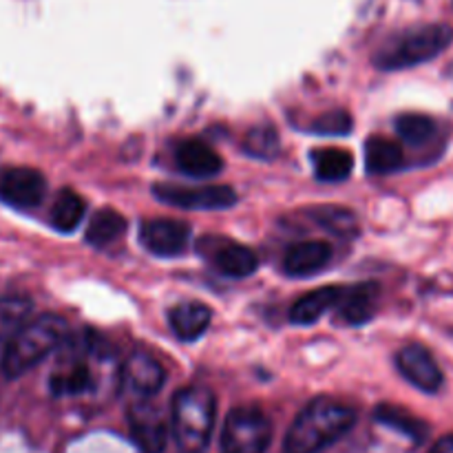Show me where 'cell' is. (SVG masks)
Here are the masks:
<instances>
[{"label":"cell","mask_w":453,"mask_h":453,"mask_svg":"<svg viewBox=\"0 0 453 453\" xmlns=\"http://www.w3.org/2000/svg\"><path fill=\"white\" fill-rule=\"evenodd\" d=\"M357 423V411L334 398H317L301 411L286 436V453H323Z\"/></svg>","instance_id":"cell-1"},{"label":"cell","mask_w":453,"mask_h":453,"mask_svg":"<svg viewBox=\"0 0 453 453\" xmlns=\"http://www.w3.org/2000/svg\"><path fill=\"white\" fill-rule=\"evenodd\" d=\"M69 326L58 314H42L27 321L4 345L0 370L7 379H18L65 343Z\"/></svg>","instance_id":"cell-2"},{"label":"cell","mask_w":453,"mask_h":453,"mask_svg":"<svg viewBox=\"0 0 453 453\" xmlns=\"http://www.w3.org/2000/svg\"><path fill=\"white\" fill-rule=\"evenodd\" d=\"M215 396L206 388H184L173 396V436L181 453H203L215 427Z\"/></svg>","instance_id":"cell-3"},{"label":"cell","mask_w":453,"mask_h":453,"mask_svg":"<svg viewBox=\"0 0 453 453\" xmlns=\"http://www.w3.org/2000/svg\"><path fill=\"white\" fill-rule=\"evenodd\" d=\"M453 42L449 25H423L389 40L374 58V65L383 71L411 69L434 60Z\"/></svg>","instance_id":"cell-4"},{"label":"cell","mask_w":453,"mask_h":453,"mask_svg":"<svg viewBox=\"0 0 453 453\" xmlns=\"http://www.w3.org/2000/svg\"><path fill=\"white\" fill-rule=\"evenodd\" d=\"M273 441V425L255 407H237L228 414L221 434V453H265Z\"/></svg>","instance_id":"cell-5"},{"label":"cell","mask_w":453,"mask_h":453,"mask_svg":"<svg viewBox=\"0 0 453 453\" xmlns=\"http://www.w3.org/2000/svg\"><path fill=\"white\" fill-rule=\"evenodd\" d=\"M153 193L159 202L184 211H226L237 203V193L230 186L186 188L175 184H155Z\"/></svg>","instance_id":"cell-6"},{"label":"cell","mask_w":453,"mask_h":453,"mask_svg":"<svg viewBox=\"0 0 453 453\" xmlns=\"http://www.w3.org/2000/svg\"><path fill=\"white\" fill-rule=\"evenodd\" d=\"M47 195V180L29 166H9L0 171V199L18 211L40 206Z\"/></svg>","instance_id":"cell-7"},{"label":"cell","mask_w":453,"mask_h":453,"mask_svg":"<svg viewBox=\"0 0 453 453\" xmlns=\"http://www.w3.org/2000/svg\"><path fill=\"white\" fill-rule=\"evenodd\" d=\"M199 252L215 264L221 274L233 279H246L259 268V257L252 248L243 243L230 242L224 237H203L197 243Z\"/></svg>","instance_id":"cell-8"},{"label":"cell","mask_w":453,"mask_h":453,"mask_svg":"<svg viewBox=\"0 0 453 453\" xmlns=\"http://www.w3.org/2000/svg\"><path fill=\"white\" fill-rule=\"evenodd\" d=\"M128 427L135 445L144 453H162L166 449L168 423L150 398H140L128 407Z\"/></svg>","instance_id":"cell-9"},{"label":"cell","mask_w":453,"mask_h":453,"mask_svg":"<svg viewBox=\"0 0 453 453\" xmlns=\"http://www.w3.org/2000/svg\"><path fill=\"white\" fill-rule=\"evenodd\" d=\"M396 365L401 374L420 392L434 394L442 388V372L427 348L410 343L398 352Z\"/></svg>","instance_id":"cell-10"},{"label":"cell","mask_w":453,"mask_h":453,"mask_svg":"<svg viewBox=\"0 0 453 453\" xmlns=\"http://www.w3.org/2000/svg\"><path fill=\"white\" fill-rule=\"evenodd\" d=\"M140 239L153 255L175 257L188 248L190 228L177 219H146L140 228Z\"/></svg>","instance_id":"cell-11"},{"label":"cell","mask_w":453,"mask_h":453,"mask_svg":"<svg viewBox=\"0 0 453 453\" xmlns=\"http://www.w3.org/2000/svg\"><path fill=\"white\" fill-rule=\"evenodd\" d=\"M166 372L146 352H133L122 370V383L140 398H153L164 388Z\"/></svg>","instance_id":"cell-12"},{"label":"cell","mask_w":453,"mask_h":453,"mask_svg":"<svg viewBox=\"0 0 453 453\" xmlns=\"http://www.w3.org/2000/svg\"><path fill=\"white\" fill-rule=\"evenodd\" d=\"M380 288L376 283H361V286L345 288L341 296L336 312L339 319L348 326H363V323L374 319L376 308H379Z\"/></svg>","instance_id":"cell-13"},{"label":"cell","mask_w":453,"mask_h":453,"mask_svg":"<svg viewBox=\"0 0 453 453\" xmlns=\"http://www.w3.org/2000/svg\"><path fill=\"white\" fill-rule=\"evenodd\" d=\"M49 388L56 396H82L96 388V376L84 358L66 357L49 379Z\"/></svg>","instance_id":"cell-14"},{"label":"cell","mask_w":453,"mask_h":453,"mask_svg":"<svg viewBox=\"0 0 453 453\" xmlns=\"http://www.w3.org/2000/svg\"><path fill=\"white\" fill-rule=\"evenodd\" d=\"M177 168L186 175L211 177L224 168L219 153L202 140H184L175 149Z\"/></svg>","instance_id":"cell-15"},{"label":"cell","mask_w":453,"mask_h":453,"mask_svg":"<svg viewBox=\"0 0 453 453\" xmlns=\"http://www.w3.org/2000/svg\"><path fill=\"white\" fill-rule=\"evenodd\" d=\"M332 248L323 242H303L288 248L283 257V270L290 277H310L330 264Z\"/></svg>","instance_id":"cell-16"},{"label":"cell","mask_w":453,"mask_h":453,"mask_svg":"<svg viewBox=\"0 0 453 453\" xmlns=\"http://www.w3.org/2000/svg\"><path fill=\"white\" fill-rule=\"evenodd\" d=\"M212 321V312L208 305L199 301H184L168 312L171 330L180 341H197L208 330Z\"/></svg>","instance_id":"cell-17"},{"label":"cell","mask_w":453,"mask_h":453,"mask_svg":"<svg viewBox=\"0 0 453 453\" xmlns=\"http://www.w3.org/2000/svg\"><path fill=\"white\" fill-rule=\"evenodd\" d=\"M345 288H334L326 286L319 288V290L308 292V295L301 296L290 310V321L296 323V326H312L326 312H330L332 308H336L343 296Z\"/></svg>","instance_id":"cell-18"},{"label":"cell","mask_w":453,"mask_h":453,"mask_svg":"<svg viewBox=\"0 0 453 453\" xmlns=\"http://www.w3.org/2000/svg\"><path fill=\"white\" fill-rule=\"evenodd\" d=\"M365 166L372 175H389L405 166V153L398 142L372 137L365 144Z\"/></svg>","instance_id":"cell-19"},{"label":"cell","mask_w":453,"mask_h":453,"mask_svg":"<svg viewBox=\"0 0 453 453\" xmlns=\"http://www.w3.org/2000/svg\"><path fill=\"white\" fill-rule=\"evenodd\" d=\"M314 175L321 181H343L348 180L354 168V157L349 150L339 146H326V149L312 150Z\"/></svg>","instance_id":"cell-20"},{"label":"cell","mask_w":453,"mask_h":453,"mask_svg":"<svg viewBox=\"0 0 453 453\" xmlns=\"http://www.w3.org/2000/svg\"><path fill=\"white\" fill-rule=\"evenodd\" d=\"M84 211H87L84 199L75 190L65 188L58 193L56 202H53L49 221H51V226L58 233H73L82 224Z\"/></svg>","instance_id":"cell-21"},{"label":"cell","mask_w":453,"mask_h":453,"mask_svg":"<svg viewBox=\"0 0 453 453\" xmlns=\"http://www.w3.org/2000/svg\"><path fill=\"white\" fill-rule=\"evenodd\" d=\"M124 230H127V219L113 208H104V211H97L88 221L87 242L93 248H104L122 237Z\"/></svg>","instance_id":"cell-22"},{"label":"cell","mask_w":453,"mask_h":453,"mask_svg":"<svg viewBox=\"0 0 453 453\" xmlns=\"http://www.w3.org/2000/svg\"><path fill=\"white\" fill-rule=\"evenodd\" d=\"M31 310H34V303L29 296H0V343H9V339L29 321Z\"/></svg>","instance_id":"cell-23"},{"label":"cell","mask_w":453,"mask_h":453,"mask_svg":"<svg viewBox=\"0 0 453 453\" xmlns=\"http://www.w3.org/2000/svg\"><path fill=\"white\" fill-rule=\"evenodd\" d=\"M376 420H379L380 425H385V427L405 434L407 438H411V441L416 442H420L427 436V425H425L423 420L414 418L410 411H403L394 405H380L379 410H376Z\"/></svg>","instance_id":"cell-24"},{"label":"cell","mask_w":453,"mask_h":453,"mask_svg":"<svg viewBox=\"0 0 453 453\" xmlns=\"http://www.w3.org/2000/svg\"><path fill=\"white\" fill-rule=\"evenodd\" d=\"M396 133L407 144L420 146L436 135V124L423 113H405L396 119Z\"/></svg>","instance_id":"cell-25"},{"label":"cell","mask_w":453,"mask_h":453,"mask_svg":"<svg viewBox=\"0 0 453 453\" xmlns=\"http://www.w3.org/2000/svg\"><path fill=\"white\" fill-rule=\"evenodd\" d=\"M314 221L323 226V228L332 230L336 234H343V237H349V234L357 230V219H354L352 212L348 208H336V206H323L314 208L312 212Z\"/></svg>","instance_id":"cell-26"},{"label":"cell","mask_w":453,"mask_h":453,"mask_svg":"<svg viewBox=\"0 0 453 453\" xmlns=\"http://www.w3.org/2000/svg\"><path fill=\"white\" fill-rule=\"evenodd\" d=\"M243 149H246L248 155L257 159H273L279 153V137L274 128L257 127L246 135Z\"/></svg>","instance_id":"cell-27"},{"label":"cell","mask_w":453,"mask_h":453,"mask_svg":"<svg viewBox=\"0 0 453 453\" xmlns=\"http://www.w3.org/2000/svg\"><path fill=\"white\" fill-rule=\"evenodd\" d=\"M312 128L319 135H348L352 131V118L348 111H327L314 119Z\"/></svg>","instance_id":"cell-28"},{"label":"cell","mask_w":453,"mask_h":453,"mask_svg":"<svg viewBox=\"0 0 453 453\" xmlns=\"http://www.w3.org/2000/svg\"><path fill=\"white\" fill-rule=\"evenodd\" d=\"M429 453H453V436H447L442 438V441H438Z\"/></svg>","instance_id":"cell-29"}]
</instances>
